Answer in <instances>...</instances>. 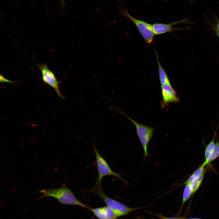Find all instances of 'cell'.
I'll list each match as a JSON object with an SVG mask.
<instances>
[{
	"label": "cell",
	"instance_id": "1",
	"mask_svg": "<svg viewBox=\"0 0 219 219\" xmlns=\"http://www.w3.org/2000/svg\"><path fill=\"white\" fill-rule=\"evenodd\" d=\"M42 195L37 200L47 197L54 198L60 204L75 205L89 209L90 208L79 201L71 190L64 184L56 189H43L39 191Z\"/></svg>",
	"mask_w": 219,
	"mask_h": 219
},
{
	"label": "cell",
	"instance_id": "2",
	"mask_svg": "<svg viewBox=\"0 0 219 219\" xmlns=\"http://www.w3.org/2000/svg\"><path fill=\"white\" fill-rule=\"evenodd\" d=\"M83 192L92 193L96 194L103 200L107 207L114 212L118 217L127 215L139 208V207H128L109 197L105 194L101 187H93L89 190H84Z\"/></svg>",
	"mask_w": 219,
	"mask_h": 219
},
{
	"label": "cell",
	"instance_id": "3",
	"mask_svg": "<svg viewBox=\"0 0 219 219\" xmlns=\"http://www.w3.org/2000/svg\"><path fill=\"white\" fill-rule=\"evenodd\" d=\"M93 148L95 153L96 166L98 172V176L94 187H101V183L103 179L105 176H112L116 177L117 179L127 184L128 182L124 179L120 174L113 172L111 169L106 160L100 155L95 145Z\"/></svg>",
	"mask_w": 219,
	"mask_h": 219
},
{
	"label": "cell",
	"instance_id": "4",
	"mask_svg": "<svg viewBox=\"0 0 219 219\" xmlns=\"http://www.w3.org/2000/svg\"><path fill=\"white\" fill-rule=\"evenodd\" d=\"M119 13L128 18L135 24L147 43L151 44L153 43L155 34L153 30L152 24L133 17L130 15L125 8L120 9Z\"/></svg>",
	"mask_w": 219,
	"mask_h": 219
},
{
	"label": "cell",
	"instance_id": "5",
	"mask_svg": "<svg viewBox=\"0 0 219 219\" xmlns=\"http://www.w3.org/2000/svg\"><path fill=\"white\" fill-rule=\"evenodd\" d=\"M116 109L125 115L135 126L137 134L144 150V155L143 161H144L149 155L148 151V146L155 128L140 123L130 118L119 109L116 108Z\"/></svg>",
	"mask_w": 219,
	"mask_h": 219
},
{
	"label": "cell",
	"instance_id": "6",
	"mask_svg": "<svg viewBox=\"0 0 219 219\" xmlns=\"http://www.w3.org/2000/svg\"><path fill=\"white\" fill-rule=\"evenodd\" d=\"M37 65L40 71L43 83L52 87L59 96L64 99L60 92L59 86L60 82L57 80L54 72L48 68L46 63L37 64Z\"/></svg>",
	"mask_w": 219,
	"mask_h": 219
},
{
	"label": "cell",
	"instance_id": "7",
	"mask_svg": "<svg viewBox=\"0 0 219 219\" xmlns=\"http://www.w3.org/2000/svg\"><path fill=\"white\" fill-rule=\"evenodd\" d=\"M161 87L162 99L160 105L162 108L166 107L170 103H177L180 101L176 91L171 83L162 85Z\"/></svg>",
	"mask_w": 219,
	"mask_h": 219
},
{
	"label": "cell",
	"instance_id": "8",
	"mask_svg": "<svg viewBox=\"0 0 219 219\" xmlns=\"http://www.w3.org/2000/svg\"><path fill=\"white\" fill-rule=\"evenodd\" d=\"M184 23H189L186 18H184L180 21L166 24L155 23L152 24L153 32L155 35H159L165 34L167 32L172 33L173 31L183 30V28H177L173 27L175 25Z\"/></svg>",
	"mask_w": 219,
	"mask_h": 219
},
{
	"label": "cell",
	"instance_id": "9",
	"mask_svg": "<svg viewBox=\"0 0 219 219\" xmlns=\"http://www.w3.org/2000/svg\"><path fill=\"white\" fill-rule=\"evenodd\" d=\"M89 210L98 219H117L118 217L114 212L107 206L90 208Z\"/></svg>",
	"mask_w": 219,
	"mask_h": 219
},
{
	"label": "cell",
	"instance_id": "10",
	"mask_svg": "<svg viewBox=\"0 0 219 219\" xmlns=\"http://www.w3.org/2000/svg\"><path fill=\"white\" fill-rule=\"evenodd\" d=\"M218 127V126H217L216 130L214 132L213 138L210 142L207 145L205 148L204 152L205 160L202 164L205 166L206 165L207 162L215 147L216 144L215 139Z\"/></svg>",
	"mask_w": 219,
	"mask_h": 219
},
{
	"label": "cell",
	"instance_id": "11",
	"mask_svg": "<svg viewBox=\"0 0 219 219\" xmlns=\"http://www.w3.org/2000/svg\"><path fill=\"white\" fill-rule=\"evenodd\" d=\"M158 67V72L161 85L170 83L168 76L164 68L162 66L159 59L157 53L155 49Z\"/></svg>",
	"mask_w": 219,
	"mask_h": 219
},
{
	"label": "cell",
	"instance_id": "12",
	"mask_svg": "<svg viewBox=\"0 0 219 219\" xmlns=\"http://www.w3.org/2000/svg\"><path fill=\"white\" fill-rule=\"evenodd\" d=\"M205 166L201 164L191 175L183 184H189L192 181L201 176L205 172Z\"/></svg>",
	"mask_w": 219,
	"mask_h": 219
},
{
	"label": "cell",
	"instance_id": "13",
	"mask_svg": "<svg viewBox=\"0 0 219 219\" xmlns=\"http://www.w3.org/2000/svg\"><path fill=\"white\" fill-rule=\"evenodd\" d=\"M185 186L183 193L182 201L180 210H182L185 203L193 195L192 191L189 184H185Z\"/></svg>",
	"mask_w": 219,
	"mask_h": 219
},
{
	"label": "cell",
	"instance_id": "14",
	"mask_svg": "<svg viewBox=\"0 0 219 219\" xmlns=\"http://www.w3.org/2000/svg\"><path fill=\"white\" fill-rule=\"evenodd\" d=\"M205 173L192 181L189 184L193 192V195L196 192L201 185L203 181Z\"/></svg>",
	"mask_w": 219,
	"mask_h": 219
},
{
	"label": "cell",
	"instance_id": "15",
	"mask_svg": "<svg viewBox=\"0 0 219 219\" xmlns=\"http://www.w3.org/2000/svg\"><path fill=\"white\" fill-rule=\"evenodd\" d=\"M216 141L215 147L207 162L206 165L209 164L219 156V142L216 138Z\"/></svg>",
	"mask_w": 219,
	"mask_h": 219
},
{
	"label": "cell",
	"instance_id": "16",
	"mask_svg": "<svg viewBox=\"0 0 219 219\" xmlns=\"http://www.w3.org/2000/svg\"><path fill=\"white\" fill-rule=\"evenodd\" d=\"M0 82L1 83H5V82H8L11 83H14L15 82L12 81L10 80H9L5 77H4L3 75L1 74H0Z\"/></svg>",
	"mask_w": 219,
	"mask_h": 219
},
{
	"label": "cell",
	"instance_id": "17",
	"mask_svg": "<svg viewBox=\"0 0 219 219\" xmlns=\"http://www.w3.org/2000/svg\"><path fill=\"white\" fill-rule=\"evenodd\" d=\"M215 24L214 26H213V27L219 32V19L216 16H215Z\"/></svg>",
	"mask_w": 219,
	"mask_h": 219
},
{
	"label": "cell",
	"instance_id": "18",
	"mask_svg": "<svg viewBox=\"0 0 219 219\" xmlns=\"http://www.w3.org/2000/svg\"><path fill=\"white\" fill-rule=\"evenodd\" d=\"M161 219H185L183 218L175 217H168L163 216L161 214L157 215Z\"/></svg>",
	"mask_w": 219,
	"mask_h": 219
},
{
	"label": "cell",
	"instance_id": "19",
	"mask_svg": "<svg viewBox=\"0 0 219 219\" xmlns=\"http://www.w3.org/2000/svg\"><path fill=\"white\" fill-rule=\"evenodd\" d=\"M61 4V12H63L64 9L66 6V4L64 0H59Z\"/></svg>",
	"mask_w": 219,
	"mask_h": 219
},
{
	"label": "cell",
	"instance_id": "20",
	"mask_svg": "<svg viewBox=\"0 0 219 219\" xmlns=\"http://www.w3.org/2000/svg\"><path fill=\"white\" fill-rule=\"evenodd\" d=\"M213 29L217 36V37H218V38L219 39V32L216 29H215L213 27Z\"/></svg>",
	"mask_w": 219,
	"mask_h": 219
},
{
	"label": "cell",
	"instance_id": "21",
	"mask_svg": "<svg viewBox=\"0 0 219 219\" xmlns=\"http://www.w3.org/2000/svg\"><path fill=\"white\" fill-rule=\"evenodd\" d=\"M202 219L199 218H187V219Z\"/></svg>",
	"mask_w": 219,
	"mask_h": 219
}]
</instances>
